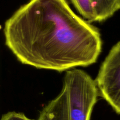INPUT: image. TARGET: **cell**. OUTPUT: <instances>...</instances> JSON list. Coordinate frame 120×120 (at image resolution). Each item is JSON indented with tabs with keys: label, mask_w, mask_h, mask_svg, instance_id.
Wrapping results in <instances>:
<instances>
[{
	"label": "cell",
	"mask_w": 120,
	"mask_h": 120,
	"mask_svg": "<svg viewBox=\"0 0 120 120\" xmlns=\"http://www.w3.org/2000/svg\"><path fill=\"white\" fill-rule=\"evenodd\" d=\"M5 45L21 63L59 72L87 67L102 49L98 29L66 0H30L6 21Z\"/></svg>",
	"instance_id": "cell-1"
},
{
	"label": "cell",
	"mask_w": 120,
	"mask_h": 120,
	"mask_svg": "<svg viewBox=\"0 0 120 120\" xmlns=\"http://www.w3.org/2000/svg\"><path fill=\"white\" fill-rule=\"evenodd\" d=\"M64 84L68 89L69 120H90L99 94L96 81L86 72L73 69L66 71Z\"/></svg>",
	"instance_id": "cell-2"
},
{
	"label": "cell",
	"mask_w": 120,
	"mask_h": 120,
	"mask_svg": "<svg viewBox=\"0 0 120 120\" xmlns=\"http://www.w3.org/2000/svg\"><path fill=\"white\" fill-rule=\"evenodd\" d=\"M95 81L101 96L120 114V41L110 51Z\"/></svg>",
	"instance_id": "cell-3"
},
{
	"label": "cell",
	"mask_w": 120,
	"mask_h": 120,
	"mask_svg": "<svg viewBox=\"0 0 120 120\" xmlns=\"http://www.w3.org/2000/svg\"><path fill=\"white\" fill-rule=\"evenodd\" d=\"M38 120H69V94L65 84L59 95L42 109Z\"/></svg>",
	"instance_id": "cell-4"
},
{
	"label": "cell",
	"mask_w": 120,
	"mask_h": 120,
	"mask_svg": "<svg viewBox=\"0 0 120 120\" xmlns=\"http://www.w3.org/2000/svg\"><path fill=\"white\" fill-rule=\"evenodd\" d=\"M96 21L103 22L120 9V0H91Z\"/></svg>",
	"instance_id": "cell-5"
},
{
	"label": "cell",
	"mask_w": 120,
	"mask_h": 120,
	"mask_svg": "<svg viewBox=\"0 0 120 120\" xmlns=\"http://www.w3.org/2000/svg\"><path fill=\"white\" fill-rule=\"evenodd\" d=\"M80 15L89 22H96V16L91 0H71Z\"/></svg>",
	"instance_id": "cell-6"
},
{
	"label": "cell",
	"mask_w": 120,
	"mask_h": 120,
	"mask_svg": "<svg viewBox=\"0 0 120 120\" xmlns=\"http://www.w3.org/2000/svg\"><path fill=\"white\" fill-rule=\"evenodd\" d=\"M1 120H35L28 118L22 113L9 112L2 115Z\"/></svg>",
	"instance_id": "cell-7"
}]
</instances>
